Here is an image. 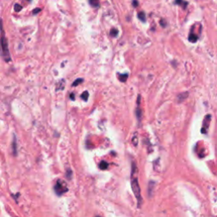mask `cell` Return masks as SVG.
<instances>
[{
  "mask_svg": "<svg viewBox=\"0 0 217 217\" xmlns=\"http://www.w3.org/2000/svg\"><path fill=\"white\" fill-rule=\"evenodd\" d=\"M127 77H128V75L127 74H118V78L119 80L121 81V82H125L126 80H127Z\"/></svg>",
  "mask_w": 217,
  "mask_h": 217,
  "instance_id": "8",
  "label": "cell"
},
{
  "mask_svg": "<svg viewBox=\"0 0 217 217\" xmlns=\"http://www.w3.org/2000/svg\"><path fill=\"white\" fill-rule=\"evenodd\" d=\"M14 142H13V149H14V151H15V154H16V141H15V137L14 138Z\"/></svg>",
  "mask_w": 217,
  "mask_h": 217,
  "instance_id": "16",
  "label": "cell"
},
{
  "mask_svg": "<svg viewBox=\"0 0 217 217\" xmlns=\"http://www.w3.org/2000/svg\"><path fill=\"white\" fill-rule=\"evenodd\" d=\"M118 30L117 29H115V28H113L111 30V32H110V34H111V36L112 37H117V35H118Z\"/></svg>",
  "mask_w": 217,
  "mask_h": 217,
  "instance_id": "14",
  "label": "cell"
},
{
  "mask_svg": "<svg viewBox=\"0 0 217 217\" xmlns=\"http://www.w3.org/2000/svg\"><path fill=\"white\" fill-rule=\"evenodd\" d=\"M108 166H109V165H108V163L106 161H101V163L99 164V168H100V170H106L108 168Z\"/></svg>",
  "mask_w": 217,
  "mask_h": 217,
  "instance_id": "10",
  "label": "cell"
},
{
  "mask_svg": "<svg viewBox=\"0 0 217 217\" xmlns=\"http://www.w3.org/2000/svg\"><path fill=\"white\" fill-rule=\"evenodd\" d=\"M21 9H22V6H21V5H20V4H16L15 5V10L16 12L21 11Z\"/></svg>",
  "mask_w": 217,
  "mask_h": 217,
  "instance_id": "15",
  "label": "cell"
},
{
  "mask_svg": "<svg viewBox=\"0 0 217 217\" xmlns=\"http://www.w3.org/2000/svg\"><path fill=\"white\" fill-rule=\"evenodd\" d=\"M137 16H138V19H139L142 22H145V21H146V15H145L144 12H143V11L139 12L138 15H137Z\"/></svg>",
  "mask_w": 217,
  "mask_h": 217,
  "instance_id": "9",
  "label": "cell"
},
{
  "mask_svg": "<svg viewBox=\"0 0 217 217\" xmlns=\"http://www.w3.org/2000/svg\"><path fill=\"white\" fill-rule=\"evenodd\" d=\"M82 82H83V79H82V78H79V79H77V80H76L74 82H73L72 86H73V87H76V86H78L80 83H82Z\"/></svg>",
  "mask_w": 217,
  "mask_h": 217,
  "instance_id": "13",
  "label": "cell"
},
{
  "mask_svg": "<svg viewBox=\"0 0 217 217\" xmlns=\"http://www.w3.org/2000/svg\"><path fill=\"white\" fill-rule=\"evenodd\" d=\"M132 141H133L134 144L137 145V136H136V135H135V137H133V140H132Z\"/></svg>",
  "mask_w": 217,
  "mask_h": 217,
  "instance_id": "20",
  "label": "cell"
},
{
  "mask_svg": "<svg viewBox=\"0 0 217 217\" xmlns=\"http://www.w3.org/2000/svg\"><path fill=\"white\" fill-rule=\"evenodd\" d=\"M210 118H211V116H210V115L205 116V119H204V126L202 127V133H206V132H207L208 126H209V125H210Z\"/></svg>",
  "mask_w": 217,
  "mask_h": 217,
  "instance_id": "4",
  "label": "cell"
},
{
  "mask_svg": "<svg viewBox=\"0 0 217 217\" xmlns=\"http://www.w3.org/2000/svg\"><path fill=\"white\" fill-rule=\"evenodd\" d=\"M198 38H199L198 36L195 35V34H193V33H190L189 36H188V40H189L191 43H196Z\"/></svg>",
  "mask_w": 217,
  "mask_h": 217,
  "instance_id": "7",
  "label": "cell"
},
{
  "mask_svg": "<svg viewBox=\"0 0 217 217\" xmlns=\"http://www.w3.org/2000/svg\"><path fill=\"white\" fill-rule=\"evenodd\" d=\"M28 1H32V0H28Z\"/></svg>",
  "mask_w": 217,
  "mask_h": 217,
  "instance_id": "22",
  "label": "cell"
},
{
  "mask_svg": "<svg viewBox=\"0 0 217 217\" xmlns=\"http://www.w3.org/2000/svg\"><path fill=\"white\" fill-rule=\"evenodd\" d=\"M188 93L187 92H185V93H180V94L177 96V101L178 102H180V103H182V102H183L184 100H185L186 98L188 97Z\"/></svg>",
  "mask_w": 217,
  "mask_h": 217,
  "instance_id": "5",
  "label": "cell"
},
{
  "mask_svg": "<svg viewBox=\"0 0 217 217\" xmlns=\"http://www.w3.org/2000/svg\"><path fill=\"white\" fill-rule=\"evenodd\" d=\"M160 25H161L163 27H165V26H166V23H165V20H163V19H162L161 21H160Z\"/></svg>",
  "mask_w": 217,
  "mask_h": 217,
  "instance_id": "18",
  "label": "cell"
},
{
  "mask_svg": "<svg viewBox=\"0 0 217 217\" xmlns=\"http://www.w3.org/2000/svg\"><path fill=\"white\" fill-rule=\"evenodd\" d=\"M1 46H2V54L4 56L6 61L10 60V56H9V48H8V41L6 37H4V32H2V37H1Z\"/></svg>",
  "mask_w": 217,
  "mask_h": 217,
  "instance_id": "3",
  "label": "cell"
},
{
  "mask_svg": "<svg viewBox=\"0 0 217 217\" xmlns=\"http://www.w3.org/2000/svg\"><path fill=\"white\" fill-rule=\"evenodd\" d=\"M81 97H82V98L83 99V100L87 101V98H88V97H89V93H88V92H87V91H85L83 93H82V96H81Z\"/></svg>",
  "mask_w": 217,
  "mask_h": 217,
  "instance_id": "12",
  "label": "cell"
},
{
  "mask_svg": "<svg viewBox=\"0 0 217 217\" xmlns=\"http://www.w3.org/2000/svg\"><path fill=\"white\" fill-rule=\"evenodd\" d=\"M132 5H133L135 8L138 6V2H137V0H133V1H132Z\"/></svg>",
  "mask_w": 217,
  "mask_h": 217,
  "instance_id": "17",
  "label": "cell"
},
{
  "mask_svg": "<svg viewBox=\"0 0 217 217\" xmlns=\"http://www.w3.org/2000/svg\"><path fill=\"white\" fill-rule=\"evenodd\" d=\"M96 217H100V216H96Z\"/></svg>",
  "mask_w": 217,
  "mask_h": 217,
  "instance_id": "23",
  "label": "cell"
},
{
  "mask_svg": "<svg viewBox=\"0 0 217 217\" xmlns=\"http://www.w3.org/2000/svg\"><path fill=\"white\" fill-rule=\"evenodd\" d=\"M175 4L182 6V8H183L184 9H185L186 7L187 6V2H186L184 0H176V1H175Z\"/></svg>",
  "mask_w": 217,
  "mask_h": 217,
  "instance_id": "6",
  "label": "cell"
},
{
  "mask_svg": "<svg viewBox=\"0 0 217 217\" xmlns=\"http://www.w3.org/2000/svg\"><path fill=\"white\" fill-rule=\"evenodd\" d=\"M98 1H99V0H89L91 5L93 6V7H98V6H99Z\"/></svg>",
  "mask_w": 217,
  "mask_h": 217,
  "instance_id": "11",
  "label": "cell"
},
{
  "mask_svg": "<svg viewBox=\"0 0 217 217\" xmlns=\"http://www.w3.org/2000/svg\"><path fill=\"white\" fill-rule=\"evenodd\" d=\"M132 170L133 171H132V188L137 201H138V204H141V190H140V187L138 182H137V176H135V173L137 172V167H136V165L134 163L132 164Z\"/></svg>",
  "mask_w": 217,
  "mask_h": 217,
  "instance_id": "1",
  "label": "cell"
},
{
  "mask_svg": "<svg viewBox=\"0 0 217 217\" xmlns=\"http://www.w3.org/2000/svg\"><path fill=\"white\" fill-rule=\"evenodd\" d=\"M40 11H41V9H39V8H37V9H35L33 10V14H34V15H36V14L39 13Z\"/></svg>",
  "mask_w": 217,
  "mask_h": 217,
  "instance_id": "19",
  "label": "cell"
},
{
  "mask_svg": "<svg viewBox=\"0 0 217 217\" xmlns=\"http://www.w3.org/2000/svg\"><path fill=\"white\" fill-rule=\"evenodd\" d=\"M54 189L56 194L60 196V195H63L64 193L68 191V187H67V184L65 183V182L62 180H58L55 185H54Z\"/></svg>",
  "mask_w": 217,
  "mask_h": 217,
  "instance_id": "2",
  "label": "cell"
},
{
  "mask_svg": "<svg viewBox=\"0 0 217 217\" xmlns=\"http://www.w3.org/2000/svg\"><path fill=\"white\" fill-rule=\"evenodd\" d=\"M71 99H72V100H73V99H74V93H71Z\"/></svg>",
  "mask_w": 217,
  "mask_h": 217,
  "instance_id": "21",
  "label": "cell"
}]
</instances>
